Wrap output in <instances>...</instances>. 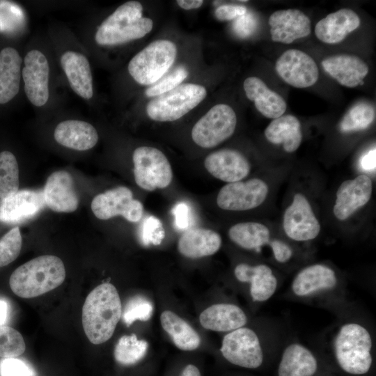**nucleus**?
Masks as SVG:
<instances>
[{
	"label": "nucleus",
	"instance_id": "obj_21",
	"mask_svg": "<svg viewBox=\"0 0 376 376\" xmlns=\"http://www.w3.org/2000/svg\"><path fill=\"white\" fill-rule=\"evenodd\" d=\"M268 23L272 40L284 44L306 37L311 31L310 19L298 9L276 10L270 15Z\"/></svg>",
	"mask_w": 376,
	"mask_h": 376
},
{
	"label": "nucleus",
	"instance_id": "obj_30",
	"mask_svg": "<svg viewBox=\"0 0 376 376\" xmlns=\"http://www.w3.org/2000/svg\"><path fill=\"white\" fill-rule=\"evenodd\" d=\"M221 237L214 230L191 228L185 230L178 242V251L189 258H200L216 253L221 246Z\"/></svg>",
	"mask_w": 376,
	"mask_h": 376
},
{
	"label": "nucleus",
	"instance_id": "obj_19",
	"mask_svg": "<svg viewBox=\"0 0 376 376\" xmlns=\"http://www.w3.org/2000/svg\"><path fill=\"white\" fill-rule=\"evenodd\" d=\"M372 194L373 182L367 175L343 181L336 191L334 215L339 221L347 219L369 202Z\"/></svg>",
	"mask_w": 376,
	"mask_h": 376
},
{
	"label": "nucleus",
	"instance_id": "obj_32",
	"mask_svg": "<svg viewBox=\"0 0 376 376\" xmlns=\"http://www.w3.org/2000/svg\"><path fill=\"white\" fill-rule=\"evenodd\" d=\"M265 136L269 142L281 145L285 152H295L302 141L301 123L292 115H283L269 124L265 130Z\"/></svg>",
	"mask_w": 376,
	"mask_h": 376
},
{
	"label": "nucleus",
	"instance_id": "obj_18",
	"mask_svg": "<svg viewBox=\"0 0 376 376\" xmlns=\"http://www.w3.org/2000/svg\"><path fill=\"white\" fill-rule=\"evenodd\" d=\"M275 69L285 82L299 88L314 85L319 77L315 61L306 53L295 49L284 52L277 59Z\"/></svg>",
	"mask_w": 376,
	"mask_h": 376
},
{
	"label": "nucleus",
	"instance_id": "obj_2",
	"mask_svg": "<svg viewBox=\"0 0 376 376\" xmlns=\"http://www.w3.org/2000/svg\"><path fill=\"white\" fill-rule=\"evenodd\" d=\"M295 301L313 304L338 311L348 306L346 288L340 276L331 266L313 263L299 270L286 292Z\"/></svg>",
	"mask_w": 376,
	"mask_h": 376
},
{
	"label": "nucleus",
	"instance_id": "obj_7",
	"mask_svg": "<svg viewBox=\"0 0 376 376\" xmlns=\"http://www.w3.org/2000/svg\"><path fill=\"white\" fill-rule=\"evenodd\" d=\"M228 233L230 240L244 249L261 253L266 248L273 260L279 265L290 263L294 257L292 247L286 242L272 237L269 228L263 224L255 221L238 223L232 226Z\"/></svg>",
	"mask_w": 376,
	"mask_h": 376
},
{
	"label": "nucleus",
	"instance_id": "obj_39",
	"mask_svg": "<svg viewBox=\"0 0 376 376\" xmlns=\"http://www.w3.org/2000/svg\"><path fill=\"white\" fill-rule=\"evenodd\" d=\"M22 244L18 227L12 228L0 239V267L8 265L18 257Z\"/></svg>",
	"mask_w": 376,
	"mask_h": 376
},
{
	"label": "nucleus",
	"instance_id": "obj_31",
	"mask_svg": "<svg viewBox=\"0 0 376 376\" xmlns=\"http://www.w3.org/2000/svg\"><path fill=\"white\" fill-rule=\"evenodd\" d=\"M243 87L247 98L254 102L256 109L265 117L275 119L284 114L285 100L260 79L249 77L244 80Z\"/></svg>",
	"mask_w": 376,
	"mask_h": 376
},
{
	"label": "nucleus",
	"instance_id": "obj_11",
	"mask_svg": "<svg viewBox=\"0 0 376 376\" xmlns=\"http://www.w3.org/2000/svg\"><path fill=\"white\" fill-rule=\"evenodd\" d=\"M134 180L146 191L164 189L173 179L172 169L164 154L156 148L141 146L132 155Z\"/></svg>",
	"mask_w": 376,
	"mask_h": 376
},
{
	"label": "nucleus",
	"instance_id": "obj_24",
	"mask_svg": "<svg viewBox=\"0 0 376 376\" xmlns=\"http://www.w3.org/2000/svg\"><path fill=\"white\" fill-rule=\"evenodd\" d=\"M54 138L63 147L86 151L97 144L99 136L95 127L88 122L68 119L57 124L54 131Z\"/></svg>",
	"mask_w": 376,
	"mask_h": 376
},
{
	"label": "nucleus",
	"instance_id": "obj_28",
	"mask_svg": "<svg viewBox=\"0 0 376 376\" xmlns=\"http://www.w3.org/2000/svg\"><path fill=\"white\" fill-rule=\"evenodd\" d=\"M199 321L206 329L228 333L245 326L248 318L236 304L218 303L205 309L199 316Z\"/></svg>",
	"mask_w": 376,
	"mask_h": 376
},
{
	"label": "nucleus",
	"instance_id": "obj_40",
	"mask_svg": "<svg viewBox=\"0 0 376 376\" xmlns=\"http://www.w3.org/2000/svg\"><path fill=\"white\" fill-rule=\"evenodd\" d=\"M187 76V70L182 65L178 66L149 86L145 93L150 97H157L180 85Z\"/></svg>",
	"mask_w": 376,
	"mask_h": 376
},
{
	"label": "nucleus",
	"instance_id": "obj_35",
	"mask_svg": "<svg viewBox=\"0 0 376 376\" xmlns=\"http://www.w3.org/2000/svg\"><path fill=\"white\" fill-rule=\"evenodd\" d=\"M375 110L368 102H361L354 104L342 118L338 127L340 132L349 133L365 130L374 121Z\"/></svg>",
	"mask_w": 376,
	"mask_h": 376
},
{
	"label": "nucleus",
	"instance_id": "obj_22",
	"mask_svg": "<svg viewBox=\"0 0 376 376\" xmlns=\"http://www.w3.org/2000/svg\"><path fill=\"white\" fill-rule=\"evenodd\" d=\"M43 195L45 205L56 212H72L79 205L73 178L66 171H55L48 177Z\"/></svg>",
	"mask_w": 376,
	"mask_h": 376
},
{
	"label": "nucleus",
	"instance_id": "obj_5",
	"mask_svg": "<svg viewBox=\"0 0 376 376\" xmlns=\"http://www.w3.org/2000/svg\"><path fill=\"white\" fill-rule=\"evenodd\" d=\"M139 1L123 3L97 27L95 42L102 47L117 46L144 37L152 30L153 22L143 17Z\"/></svg>",
	"mask_w": 376,
	"mask_h": 376
},
{
	"label": "nucleus",
	"instance_id": "obj_38",
	"mask_svg": "<svg viewBox=\"0 0 376 376\" xmlns=\"http://www.w3.org/2000/svg\"><path fill=\"white\" fill-rule=\"evenodd\" d=\"M153 313V305L146 297L136 295L126 304L123 315V321L129 327L136 320L148 321Z\"/></svg>",
	"mask_w": 376,
	"mask_h": 376
},
{
	"label": "nucleus",
	"instance_id": "obj_25",
	"mask_svg": "<svg viewBox=\"0 0 376 376\" xmlns=\"http://www.w3.org/2000/svg\"><path fill=\"white\" fill-rule=\"evenodd\" d=\"M322 66L340 85L354 88L363 84L368 75V65L359 57L350 54H337L322 61Z\"/></svg>",
	"mask_w": 376,
	"mask_h": 376
},
{
	"label": "nucleus",
	"instance_id": "obj_3",
	"mask_svg": "<svg viewBox=\"0 0 376 376\" xmlns=\"http://www.w3.org/2000/svg\"><path fill=\"white\" fill-rule=\"evenodd\" d=\"M122 314L116 288L109 283L95 288L87 296L82 308V324L88 340L103 343L113 335Z\"/></svg>",
	"mask_w": 376,
	"mask_h": 376
},
{
	"label": "nucleus",
	"instance_id": "obj_4",
	"mask_svg": "<svg viewBox=\"0 0 376 376\" xmlns=\"http://www.w3.org/2000/svg\"><path fill=\"white\" fill-rule=\"evenodd\" d=\"M65 278L63 261L53 255L35 258L18 267L11 274L9 285L22 298H33L61 285Z\"/></svg>",
	"mask_w": 376,
	"mask_h": 376
},
{
	"label": "nucleus",
	"instance_id": "obj_27",
	"mask_svg": "<svg viewBox=\"0 0 376 376\" xmlns=\"http://www.w3.org/2000/svg\"><path fill=\"white\" fill-rule=\"evenodd\" d=\"M361 24L358 15L351 9L342 8L327 15L315 25L316 37L327 44L340 42Z\"/></svg>",
	"mask_w": 376,
	"mask_h": 376
},
{
	"label": "nucleus",
	"instance_id": "obj_36",
	"mask_svg": "<svg viewBox=\"0 0 376 376\" xmlns=\"http://www.w3.org/2000/svg\"><path fill=\"white\" fill-rule=\"evenodd\" d=\"M148 347V343L135 334L123 336L115 346V360L124 366L135 364L145 357Z\"/></svg>",
	"mask_w": 376,
	"mask_h": 376
},
{
	"label": "nucleus",
	"instance_id": "obj_42",
	"mask_svg": "<svg viewBox=\"0 0 376 376\" xmlns=\"http://www.w3.org/2000/svg\"><path fill=\"white\" fill-rule=\"evenodd\" d=\"M174 217L175 228L180 230H187L194 224V211L189 204L181 201L176 203L171 210Z\"/></svg>",
	"mask_w": 376,
	"mask_h": 376
},
{
	"label": "nucleus",
	"instance_id": "obj_26",
	"mask_svg": "<svg viewBox=\"0 0 376 376\" xmlns=\"http://www.w3.org/2000/svg\"><path fill=\"white\" fill-rule=\"evenodd\" d=\"M45 205L43 191H18L0 205V221H24L36 215Z\"/></svg>",
	"mask_w": 376,
	"mask_h": 376
},
{
	"label": "nucleus",
	"instance_id": "obj_49",
	"mask_svg": "<svg viewBox=\"0 0 376 376\" xmlns=\"http://www.w3.org/2000/svg\"><path fill=\"white\" fill-rule=\"evenodd\" d=\"M8 304L3 300H0V325L3 324L7 319Z\"/></svg>",
	"mask_w": 376,
	"mask_h": 376
},
{
	"label": "nucleus",
	"instance_id": "obj_41",
	"mask_svg": "<svg viewBox=\"0 0 376 376\" xmlns=\"http://www.w3.org/2000/svg\"><path fill=\"white\" fill-rule=\"evenodd\" d=\"M140 242L145 246L159 245L165 237V230L161 221L150 215L144 218L139 228Z\"/></svg>",
	"mask_w": 376,
	"mask_h": 376
},
{
	"label": "nucleus",
	"instance_id": "obj_16",
	"mask_svg": "<svg viewBox=\"0 0 376 376\" xmlns=\"http://www.w3.org/2000/svg\"><path fill=\"white\" fill-rule=\"evenodd\" d=\"M233 273L237 281L248 286L249 296L255 304L268 301L280 286L278 276L267 264L241 263L235 266Z\"/></svg>",
	"mask_w": 376,
	"mask_h": 376
},
{
	"label": "nucleus",
	"instance_id": "obj_20",
	"mask_svg": "<svg viewBox=\"0 0 376 376\" xmlns=\"http://www.w3.org/2000/svg\"><path fill=\"white\" fill-rule=\"evenodd\" d=\"M204 166L212 176L228 183L241 181L251 170L249 162L240 152L228 148L208 155Z\"/></svg>",
	"mask_w": 376,
	"mask_h": 376
},
{
	"label": "nucleus",
	"instance_id": "obj_33",
	"mask_svg": "<svg viewBox=\"0 0 376 376\" xmlns=\"http://www.w3.org/2000/svg\"><path fill=\"white\" fill-rule=\"evenodd\" d=\"M160 321L164 330L180 350L191 351L199 347L201 338L198 333L175 313L171 311H163Z\"/></svg>",
	"mask_w": 376,
	"mask_h": 376
},
{
	"label": "nucleus",
	"instance_id": "obj_12",
	"mask_svg": "<svg viewBox=\"0 0 376 376\" xmlns=\"http://www.w3.org/2000/svg\"><path fill=\"white\" fill-rule=\"evenodd\" d=\"M236 125L237 116L232 107L218 104L196 123L191 130V138L202 148H213L230 138Z\"/></svg>",
	"mask_w": 376,
	"mask_h": 376
},
{
	"label": "nucleus",
	"instance_id": "obj_48",
	"mask_svg": "<svg viewBox=\"0 0 376 376\" xmlns=\"http://www.w3.org/2000/svg\"><path fill=\"white\" fill-rule=\"evenodd\" d=\"M180 376H201L198 368L194 365H187L183 370Z\"/></svg>",
	"mask_w": 376,
	"mask_h": 376
},
{
	"label": "nucleus",
	"instance_id": "obj_17",
	"mask_svg": "<svg viewBox=\"0 0 376 376\" xmlns=\"http://www.w3.org/2000/svg\"><path fill=\"white\" fill-rule=\"evenodd\" d=\"M60 67L72 91L88 101L94 95L91 63L85 53L75 47L61 49L58 56Z\"/></svg>",
	"mask_w": 376,
	"mask_h": 376
},
{
	"label": "nucleus",
	"instance_id": "obj_34",
	"mask_svg": "<svg viewBox=\"0 0 376 376\" xmlns=\"http://www.w3.org/2000/svg\"><path fill=\"white\" fill-rule=\"evenodd\" d=\"M19 167L10 151L0 152V205L19 191Z\"/></svg>",
	"mask_w": 376,
	"mask_h": 376
},
{
	"label": "nucleus",
	"instance_id": "obj_46",
	"mask_svg": "<svg viewBox=\"0 0 376 376\" xmlns=\"http://www.w3.org/2000/svg\"><path fill=\"white\" fill-rule=\"evenodd\" d=\"M375 148L365 153L361 158L360 165L366 171H372L375 169Z\"/></svg>",
	"mask_w": 376,
	"mask_h": 376
},
{
	"label": "nucleus",
	"instance_id": "obj_29",
	"mask_svg": "<svg viewBox=\"0 0 376 376\" xmlns=\"http://www.w3.org/2000/svg\"><path fill=\"white\" fill-rule=\"evenodd\" d=\"M23 58L13 47L0 51V104L10 102L19 92Z\"/></svg>",
	"mask_w": 376,
	"mask_h": 376
},
{
	"label": "nucleus",
	"instance_id": "obj_14",
	"mask_svg": "<svg viewBox=\"0 0 376 376\" xmlns=\"http://www.w3.org/2000/svg\"><path fill=\"white\" fill-rule=\"evenodd\" d=\"M268 192L267 184L260 178L227 183L219 191L217 204L225 210H249L262 205Z\"/></svg>",
	"mask_w": 376,
	"mask_h": 376
},
{
	"label": "nucleus",
	"instance_id": "obj_6",
	"mask_svg": "<svg viewBox=\"0 0 376 376\" xmlns=\"http://www.w3.org/2000/svg\"><path fill=\"white\" fill-rule=\"evenodd\" d=\"M177 56L176 45L167 40L152 42L130 61V76L141 85H152L169 71Z\"/></svg>",
	"mask_w": 376,
	"mask_h": 376
},
{
	"label": "nucleus",
	"instance_id": "obj_15",
	"mask_svg": "<svg viewBox=\"0 0 376 376\" xmlns=\"http://www.w3.org/2000/svg\"><path fill=\"white\" fill-rule=\"evenodd\" d=\"M283 228L290 240L297 242L311 241L318 236L320 222L304 194L297 193L293 196L283 214Z\"/></svg>",
	"mask_w": 376,
	"mask_h": 376
},
{
	"label": "nucleus",
	"instance_id": "obj_37",
	"mask_svg": "<svg viewBox=\"0 0 376 376\" xmlns=\"http://www.w3.org/2000/svg\"><path fill=\"white\" fill-rule=\"evenodd\" d=\"M25 349V342L18 331L10 327H0V357L14 358L22 354Z\"/></svg>",
	"mask_w": 376,
	"mask_h": 376
},
{
	"label": "nucleus",
	"instance_id": "obj_10",
	"mask_svg": "<svg viewBox=\"0 0 376 376\" xmlns=\"http://www.w3.org/2000/svg\"><path fill=\"white\" fill-rule=\"evenodd\" d=\"M265 345H272L269 338L263 339L256 331L245 325L224 336L220 351L230 363L256 369L264 361Z\"/></svg>",
	"mask_w": 376,
	"mask_h": 376
},
{
	"label": "nucleus",
	"instance_id": "obj_45",
	"mask_svg": "<svg viewBox=\"0 0 376 376\" xmlns=\"http://www.w3.org/2000/svg\"><path fill=\"white\" fill-rule=\"evenodd\" d=\"M247 8L241 5L226 4L217 7L214 14L216 17L221 21L235 19L244 15Z\"/></svg>",
	"mask_w": 376,
	"mask_h": 376
},
{
	"label": "nucleus",
	"instance_id": "obj_47",
	"mask_svg": "<svg viewBox=\"0 0 376 376\" xmlns=\"http://www.w3.org/2000/svg\"><path fill=\"white\" fill-rule=\"evenodd\" d=\"M178 5L185 10L195 9L201 7L203 3L202 0H178Z\"/></svg>",
	"mask_w": 376,
	"mask_h": 376
},
{
	"label": "nucleus",
	"instance_id": "obj_13",
	"mask_svg": "<svg viewBox=\"0 0 376 376\" xmlns=\"http://www.w3.org/2000/svg\"><path fill=\"white\" fill-rule=\"evenodd\" d=\"M91 210L102 220L122 216L128 221L138 222L143 214L142 203L133 198L132 191L126 187H118L97 195L91 202Z\"/></svg>",
	"mask_w": 376,
	"mask_h": 376
},
{
	"label": "nucleus",
	"instance_id": "obj_43",
	"mask_svg": "<svg viewBox=\"0 0 376 376\" xmlns=\"http://www.w3.org/2000/svg\"><path fill=\"white\" fill-rule=\"evenodd\" d=\"M1 376H33L31 369L22 361L7 358L1 363Z\"/></svg>",
	"mask_w": 376,
	"mask_h": 376
},
{
	"label": "nucleus",
	"instance_id": "obj_1",
	"mask_svg": "<svg viewBox=\"0 0 376 376\" xmlns=\"http://www.w3.org/2000/svg\"><path fill=\"white\" fill-rule=\"evenodd\" d=\"M349 306L337 311L338 320L325 334L324 345L329 348L343 372L363 375L373 365L374 337L368 322Z\"/></svg>",
	"mask_w": 376,
	"mask_h": 376
},
{
	"label": "nucleus",
	"instance_id": "obj_8",
	"mask_svg": "<svg viewBox=\"0 0 376 376\" xmlns=\"http://www.w3.org/2000/svg\"><path fill=\"white\" fill-rule=\"evenodd\" d=\"M22 81L26 98L35 108L44 109L51 98L52 68L46 51L33 46L25 54Z\"/></svg>",
	"mask_w": 376,
	"mask_h": 376
},
{
	"label": "nucleus",
	"instance_id": "obj_44",
	"mask_svg": "<svg viewBox=\"0 0 376 376\" xmlns=\"http://www.w3.org/2000/svg\"><path fill=\"white\" fill-rule=\"evenodd\" d=\"M257 26V19L251 13H246L244 15L235 19L233 22V29L235 33L241 38L250 36L256 30Z\"/></svg>",
	"mask_w": 376,
	"mask_h": 376
},
{
	"label": "nucleus",
	"instance_id": "obj_23",
	"mask_svg": "<svg viewBox=\"0 0 376 376\" xmlns=\"http://www.w3.org/2000/svg\"><path fill=\"white\" fill-rule=\"evenodd\" d=\"M318 370V357L312 350L297 340L285 344L278 366V376H314Z\"/></svg>",
	"mask_w": 376,
	"mask_h": 376
},
{
	"label": "nucleus",
	"instance_id": "obj_9",
	"mask_svg": "<svg viewBox=\"0 0 376 376\" xmlns=\"http://www.w3.org/2000/svg\"><path fill=\"white\" fill-rule=\"evenodd\" d=\"M206 95V89L201 85L181 84L149 101L146 112L155 121H175L198 105Z\"/></svg>",
	"mask_w": 376,
	"mask_h": 376
}]
</instances>
